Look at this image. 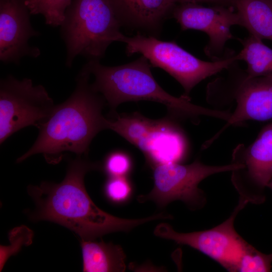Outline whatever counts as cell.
I'll use <instances>...</instances> for the list:
<instances>
[{"label": "cell", "instance_id": "cell-21", "mask_svg": "<svg viewBox=\"0 0 272 272\" xmlns=\"http://www.w3.org/2000/svg\"><path fill=\"white\" fill-rule=\"evenodd\" d=\"M132 191L131 184L126 176H109L104 186L106 197L118 204L127 201Z\"/></svg>", "mask_w": 272, "mask_h": 272}, {"label": "cell", "instance_id": "cell-16", "mask_svg": "<svg viewBox=\"0 0 272 272\" xmlns=\"http://www.w3.org/2000/svg\"><path fill=\"white\" fill-rule=\"evenodd\" d=\"M234 7L250 35L272 41V0H236Z\"/></svg>", "mask_w": 272, "mask_h": 272}, {"label": "cell", "instance_id": "cell-12", "mask_svg": "<svg viewBox=\"0 0 272 272\" xmlns=\"http://www.w3.org/2000/svg\"><path fill=\"white\" fill-rule=\"evenodd\" d=\"M236 107L221 130L207 143L211 144L221 132L231 125L248 120L272 119V78L250 77L242 74L233 94Z\"/></svg>", "mask_w": 272, "mask_h": 272}, {"label": "cell", "instance_id": "cell-2", "mask_svg": "<svg viewBox=\"0 0 272 272\" xmlns=\"http://www.w3.org/2000/svg\"><path fill=\"white\" fill-rule=\"evenodd\" d=\"M90 76L84 64L76 76L73 93L56 105L50 117L38 128L34 143L17 159V163L37 154L51 164L58 163L65 152L86 157L92 141L107 129L108 122L102 114L106 101L89 83Z\"/></svg>", "mask_w": 272, "mask_h": 272}, {"label": "cell", "instance_id": "cell-11", "mask_svg": "<svg viewBox=\"0 0 272 272\" xmlns=\"http://www.w3.org/2000/svg\"><path fill=\"white\" fill-rule=\"evenodd\" d=\"M26 0H0V60L19 64L25 56L37 58L40 49L29 44L40 35L32 26Z\"/></svg>", "mask_w": 272, "mask_h": 272}, {"label": "cell", "instance_id": "cell-1", "mask_svg": "<svg viewBox=\"0 0 272 272\" xmlns=\"http://www.w3.org/2000/svg\"><path fill=\"white\" fill-rule=\"evenodd\" d=\"M101 168L99 163L77 156L69 164L61 182L30 185L28 192L35 205L31 218L60 224L84 240H95L113 232H128L147 222L165 218L162 212L144 218L124 219L99 209L86 191L84 178L88 172Z\"/></svg>", "mask_w": 272, "mask_h": 272}, {"label": "cell", "instance_id": "cell-3", "mask_svg": "<svg viewBox=\"0 0 272 272\" xmlns=\"http://www.w3.org/2000/svg\"><path fill=\"white\" fill-rule=\"evenodd\" d=\"M94 77L93 88L104 98L113 117L117 106L122 103L141 100L151 101L164 105L169 117L196 121L200 115L221 119L223 111L210 109L190 102L189 96L176 97L165 91L157 83L151 71V64L142 55L124 64L109 66L100 61H89L85 64Z\"/></svg>", "mask_w": 272, "mask_h": 272}, {"label": "cell", "instance_id": "cell-24", "mask_svg": "<svg viewBox=\"0 0 272 272\" xmlns=\"http://www.w3.org/2000/svg\"><path fill=\"white\" fill-rule=\"evenodd\" d=\"M113 9L115 11L123 1V0H109Z\"/></svg>", "mask_w": 272, "mask_h": 272}, {"label": "cell", "instance_id": "cell-6", "mask_svg": "<svg viewBox=\"0 0 272 272\" xmlns=\"http://www.w3.org/2000/svg\"><path fill=\"white\" fill-rule=\"evenodd\" d=\"M112 118L108 120V129L140 150L153 169L163 164L178 163L185 157L186 138L169 116L151 119L135 112L117 113Z\"/></svg>", "mask_w": 272, "mask_h": 272}, {"label": "cell", "instance_id": "cell-20", "mask_svg": "<svg viewBox=\"0 0 272 272\" xmlns=\"http://www.w3.org/2000/svg\"><path fill=\"white\" fill-rule=\"evenodd\" d=\"M33 233L28 227L22 226L13 229L9 234L11 245L1 246L0 266L3 269L8 259L16 254L25 245H29L32 240Z\"/></svg>", "mask_w": 272, "mask_h": 272}, {"label": "cell", "instance_id": "cell-7", "mask_svg": "<svg viewBox=\"0 0 272 272\" xmlns=\"http://www.w3.org/2000/svg\"><path fill=\"white\" fill-rule=\"evenodd\" d=\"M56 105L42 85L10 75L0 81V144L29 126L39 128L52 114Z\"/></svg>", "mask_w": 272, "mask_h": 272}, {"label": "cell", "instance_id": "cell-23", "mask_svg": "<svg viewBox=\"0 0 272 272\" xmlns=\"http://www.w3.org/2000/svg\"><path fill=\"white\" fill-rule=\"evenodd\" d=\"M175 3L179 4L209 3L216 5H222L234 7L236 0H174ZM235 8V7H234Z\"/></svg>", "mask_w": 272, "mask_h": 272}, {"label": "cell", "instance_id": "cell-25", "mask_svg": "<svg viewBox=\"0 0 272 272\" xmlns=\"http://www.w3.org/2000/svg\"><path fill=\"white\" fill-rule=\"evenodd\" d=\"M268 187L270 188L272 190V179L268 184Z\"/></svg>", "mask_w": 272, "mask_h": 272}, {"label": "cell", "instance_id": "cell-4", "mask_svg": "<svg viewBox=\"0 0 272 272\" xmlns=\"http://www.w3.org/2000/svg\"><path fill=\"white\" fill-rule=\"evenodd\" d=\"M121 25L109 0H73L60 26L65 66L71 68L78 56L100 61L112 43L120 42Z\"/></svg>", "mask_w": 272, "mask_h": 272}, {"label": "cell", "instance_id": "cell-13", "mask_svg": "<svg viewBox=\"0 0 272 272\" xmlns=\"http://www.w3.org/2000/svg\"><path fill=\"white\" fill-rule=\"evenodd\" d=\"M240 157L234 155V160L244 165L239 169L245 173L250 185L249 202L264 201L265 188L272 179V122L265 125L255 141L244 150L237 148Z\"/></svg>", "mask_w": 272, "mask_h": 272}, {"label": "cell", "instance_id": "cell-5", "mask_svg": "<svg viewBox=\"0 0 272 272\" xmlns=\"http://www.w3.org/2000/svg\"><path fill=\"white\" fill-rule=\"evenodd\" d=\"M120 42L126 44L127 55L139 53L152 66L164 70L182 86L186 96L199 83L222 71L229 69L239 60L237 54L207 61L195 57L174 41H165L153 36L137 34L123 35Z\"/></svg>", "mask_w": 272, "mask_h": 272}, {"label": "cell", "instance_id": "cell-15", "mask_svg": "<svg viewBox=\"0 0 272 272\" xmlns=\"http://www.w3.org/2000/svg\"><path fill=\"white\" fill-rule=\"evenodd\" d=\"M83 271L86 272H123L126 255L118 245L103 241L82 240Z\"/></svg>", "mask_w": 272, "mask_h": 272}, {"label": "cell", "instance_id": "cell-8", "mask_svg": "<svg viewBox=\"0 0 272 272\" xmlns=\"http://www.w3.org/2000/svg\"><path fill=\"white\" fill-rule=\"evenodd\" d=\"M243 167L235 161L226 165L212 166L198 160L188 165H159L153 168V189L148 194L139 196L138 200L141 202L151 200L161 208L175 200L183 201L192 210L200 208L206 202L204 193L198 187L202 180L214 174Z\"/></svg>", "mask_w": 272, "mask_h": 272}, {"label": "cell", "instance_id": "cell-18", "mask_svg": "<svg viewBox=\"0 0 272 272\" xmlns=\"http://www.w3.org/2000/svg\"><path fill=\"white\" fill-rule=\"evenodd\" d=\"M73 0H26V3L31 15H41L47 25L60 26L64 13Z\"/></svg>", "mask_w": 272, "mask_h": 272}, {"label": "cell", "instance_id": "cell-10", "mask_svg": "<svg viewBox=\"0 0 272 272\" xmlns=\"http://www.w3.org/2000/svg\"><path fill=\"white\" fill-rule=\"evenodd\" d=\"M234 7L222 5L205 7L197 3L179 4L173 9V17L182 30L192 29L208 35L209 41L205 52L214 60L221 59L226 42L233 38L231 28L241 26Z\"/></svg>", "mask_w": 272, "mask_h": 272}, {"label": "cell", "instance_id": "cell-17", "mask_svg": "<svg viewBox=\"0 0 272 272\" xmlns=\"http://www.w3.org/2000/svg\"><path fill=\"white\" fill-rule=\"evenodd\" d=\"M241 42L243 47L237 54L239 60L246 62L247 76L272 78V49L250 34Z\"/></svg>", "mask_w": 272, "mask_h": 272}, {"label": "cell", "instance_id": "cell-9", "mask_svg": "<svg viewBox=\"0 0 272 272\" xmlns=\"http://www.w3.org/2000/svg\"><path fill=\"white\" fill-rule=\"evenodd\" d=\"M240 197L230 217L209 230L190 233L175 231L169 224L161 223L154 229L155 236L189 246L213 258L229 271H234L236 262L248 243L236 232L234 227L238 212L248 202Z\"/></svg>", "mask_w": 272, "mask_h": 272}, {"label": "cell", "instance_id": "cell-14", "mask_svg": "<svg viewBox=\"0 0 272 272\" xmlns=\"http://www.w3.org/2000/svg\"><path fill=\"white\" fill-rule=\"evenodd\" d=\"M175 4L174 0H123L115 13L121 24L152 29L159 26Z\"/></svg>", "mask_w": 272, "mask_h": 272}, {"label": "cell", "instance_id": "cell-19", "mask_svg": "<svg viewBox=\"0 0 272 272\" xmlns=\"http://www.w3.org/2000/svg\"><path fill=\"white\" fill-rule=\"evenodd\" d=\"M271 263L272 253H262L247 243L237 261L234 272L270 271Z\"/></svg>", "mask_w": 272, "mask_h": 272}, {"label": "cell", "instance_id": "cell-22", "mask_svg": "<svg viewBox=\"0 0 272 272\" xmlns=\"http://www.w3.org/2000/svg\"><path fill=\"white\" fill-rule=\"evenodd\" d=\"M130 157L121 151L112 152L106 156L103 168L109 176H126L131 169Z\"/></svg>", "mask_w": 272, "mask_h": 272}]
</instances>
